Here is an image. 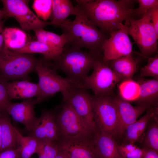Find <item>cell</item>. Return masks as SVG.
Returning a JSON list of instances; mask_svg holds the SVG:
<instances>
[{"mask_svg": "<svg viewBox=\"0 0 158 158\" xmlns=\"http://www.w3.org/2000/svg\"><path fill=\"white\" fill-rule=\"evenodd\" d=\"M79 10L102 32L110 35L121 28L122 22L135 18V9L127 8L119 1L76 0Z\"/></svg>", "mask_w": 158, "mask_h": 158, "instance_id": "6da1fadb", "label": "cell"}, {"mask_svg": "<svg viewBox=\"0 0 158 158\" xmlns=\"http://www.w3.org/2000/svg\"><path fill=\"white\" fill-rule=\"evenodd\" d=\"M58 26L69 37L70 42L67 45L80 49L85 48L95 54L103 56V46L109 37L79 10L73 20H67Z\"/></svg>", "mask_w": 158, "mask_h": 158, "instance_id": "7a4b0ae2", "label": "cell"}, {"mask_svg": "<svg viewBox=\"0 0 158 158\" xmlns=\"http://www.w3.org/2000/svg\"><path fill=\"white\" fill-rule=\"evenodd\" d=\"M49 61L38 60L35 68L40 90L39 96L35 99L36 104L58 92L62 94L63 102H67L76 90L83 88L82 82L59 75Z\"/></svg>", "mask_w": 158, "mask_h": 158, "instance_id": "3957f363", "label": "cell"}, {"mask_svg": "<svg viewBox=\"0 0 158 158\" xmlns=\"http://www.w3.org/2000/svg\"><path fill=\"white\" fill-rule=\"evenodd\" d=\"M89 51L65 45L59 55L51 63L54 68L64 73L67 77L82 83L99 58Z\"/></svg>", "mask_w": 158, "mask_h": 158, "instance_id": "277c9868", "label": "cell"}, {"mask_svg": "<svg viewBox=\"0 0 158 158\" xmlns=\"http://www.w3.org/2000/svg\"><path fill=\"white\" fill-rule=\"evenodd\" d=\"M38 61L30 54L17 53L4 45L0 51V77L7 81L27 80Z\"/></svg>", "mask_w": 158, "mask_h": 158, "instance_id": "5b68a950", "label": "cell"}, {"mask_svg": "<svg viewBox=\"0 0 158 158\" xmlns=\"http://www.w3.org/2000/svg\"><path fill=\"white\" fill-rule=\"evenodd\" d=\"M149 11L140 18H130L126 20L128 35L140 49V54L145 58L158 51V36L151 22Z\"/></svg>", "mask_w": 158, "mask_h": 158, "instance_id": "8992f818", "label": "cell"}, {"mask_svg": "<svg viewBox=\"0 0 158 158\" xmlns=\"http://www.w3.org/2000/svg\"><path fill=\"white\" fill-rule=\"evenodd\" d=\"M102 57L94 62L93 71L83 80V88L91 89L95 97L109 96L115 86L122 78L102 60Z\"/></svg>", "mask_w": 158, "mask_h": 158, "instance_id": "52a82bcc", "label": "cell"}, {"mask_svg": "<svg viewBox=\"0 0 158 158\" xmlns=\"http://www.w3.org/2000/svg\"><path fill=\"white\" fill-rule=\"evenodd\" d=\"M61 108L56 114L60 138H90L95 134L85 126L68 102H63Z\"/></svg>", "mask_w": 158, "mask_h": 158, "instance_id": "ba28073f", "label": "cell"}, {"mask_svg": "<svg viewBox=\"0 0 158 158\" xmlns=\"http://www.w3.org/2000/svg\"><path fill=\"white\" fill-rule=\"evenodd\" d=\"M3 9L8 17H13L22 30L29 32L53 25L51 22L41 20L29 8L28 1L24 0H2Z\"/></svg>", "mask_w": 158, "mask_h": 158, "instance_id": "9c48e42d", "label": "cell"}, {"mask_svg": "<svg viewBox=\"0 0 158 158\" xmlns=\"http://www.w3.org/2000/svg\"><path fill=\"white\" fill-rule=\"evenodd\" d=\"M93 117L97 132L107 133L114 138L117 114L109 96L93 97Z\"/></svg>", "mask_w": 158, "mask_h": 158, "instance_id": "30bf717a", "label": "cell"}, {"mask_svg": "<svg viewBox=\"0 0 158 158\" xmlns=\"http://www.w3.org/2000/svg\"><path fill=\"white\" fill-rule=\"evenodd\" d=\"M125 21L119 30L111 33L103 46L102 59L104 62L132 54V43L128 36Z\"/></svg>", "mask_w": 158, "mask_h": 158, "instance_id": "8fae6325", "label": "cell"}, {"mask_svg": "<svg viewBox=\"0 0 158 158\" xmlns=\"http://www.w3.org/2000/svg\"><path fill=\"white\" fill-rule=\"evenodd\" d=\"M92 99L87 90L81 88L76 90L67 102L86 128L95 134L97 131L93 117Z\"/></svg>", "mask_w": 158, "mask_h": 158, "instance_id": "7c38bea8", "label": "cell"}, {"mask_svg": "<svg viewBox=\"0 0 158 158\" xmlns=\"http://www.w3.org/2000/svg\"><path fill=\"white\" fill-rule=\"evenodd\" d=\"M112 99L117 114L115 136L119 138L123 136L127 127L137 120L140 115L151 106L146 104H140L134 106L121 98L115 97Z\"/></svg>", "mask_w": 158, "mask_h": 158, "instance_id": "4fadbf2b", "label": "cell"}, {"mask_svg": "<svg viewBox=\"0 0 158 158\" xmlns=\"http://www.w3.org/2000/svg\"><path fill=\"white\" fill-rule=\"evenodd\" d=\"M93 137L59 138L57 142L59 150L64 153L69 158H97L94 145Z\"/></svg>", "mask_w": 158, "mask_h": 158, "instance_id": "5bb4252c", "label": "cell"}, {"mask_svg": "<svg viewBox=\"0 0 158 158\" xmlns=\"http://www.w3.org/2000/svg\"><path fill=\"white\" fill-rule=\"evenodd\" d=\"M35 99H30L20 103H11L6 112L11 116L13 120L23 124L30 132L39 122V118L35 116Z\"/></svg>", "mask_w": 158, "mask_h": 158, "instance_id": "9a60e30c", "label": "cell"}, {"mask_svg": "<svg viewBox=\"0 0 158 158\" xmlns=\"http://www.w3.org/2000/svg\"><path fill=\"white\" fill-rule=\"evenodd\" d=\"M157 114V107H150L145 114L127 127L123 135L122 144L134 143L142 141L149 123Z\"/></svg>", "mask_w": 158, "mask_h": 158, "instance_id": "2e32d148", "label": "cell"}, {"mask_svg": "<svg viewBox=\"0 0 158 158\" xmlns=\"http://www.w3.org/2000/svg\"><path fill=\"white\" fill-rule=\"evenodd\" d=\"M93 141L97 158H121L118 149V144L112 136L103 133L97 132Z\"/></svg>", "mask_w": 158, "mask_h": 158, "instance_id": "e0dca14e", "label": "cell"}, {"mask_svg": "<svg viewBox=\"0 0 158 158\" xmlns=\"http://www.w3.org/2000/svg\"><path fill=\"white\" fill-rule=\"evenodd\" d=\"M7 92L10 100L28 99L37 98L40 94L38 83L30 82L28 80H16L7 84Z\"/></svg>", "mask_w": 158, "mask_h": 158, "instance_id": "ac0fdd59", "label": "cell"}, {"mask_svg": "<svg viewBox=\"0 0 158 158\" xmlns=\"http://www.w3.org/2000/svg\"><path fill=\"white\" fill-rule=\"evenodd\" d=\"M63 49L53 47L38 41H28L23 48L12 51L22 54H41L43 55L44 59L49 61H53L58 57Z\"/></svg>", "mask_w": 158, "mask_h": 158, "instance_id": "d6986e66", "label": "cell"}, {"mask_svg": "<svg viewBox=\"0 0 158 158\" xmlns=\"http://www.w3.org/2000/svg\"><path fill=\"white\" fill-rule=\"evenodd\" d=\"M79 10L69 0H52V12L50 18L53 25L58 26L71 15L78 14Z\"/></svg>", "mask_w": 158, "mask_h": 158, "instance_id": "ffe728a7", "label": "cell"}, {"mask_svg": "<svg viewBox=\"0 0 158 158\" xmlns=\"http://www.w3.org/2000/svg\"><path fill=\"white\" fill-rule=\"evenodd\" d=\"M0 119L2 138L1 152L18 149L16 128L12 126L8 114L6 112H0Z\"/></svg>", "mask_w": 158, "mask_h": 158, "instance_id": "44dd1931", "label": "cell"}, {"mask_svg": "<svg viewBox=\"0 0 158 158\" xmlns=\"http://www.w3.org/2000/svg\"><path fill=\"white\" fill-rule=\"evenodd\" d=\"M105 63L123 80L132 79L137 70V63L132 54Z\"/></svg>", "mask_w": 158, "mask_h": 158, "instance_id": "7402d4cb", "label": "cell"}, {"mask_svg": "<svg viewBox=\"0 0 158 158\" xmlns=\"http://www.w3.org/2000/svg\"><path fill=\"white\" fill-rule=\"evenodd\" d=\"M138 83L140 93L137 100L140 104H151L157 102L158 97V79H140Z\"/></svg>", "mask_w": 158, "mask_h": 158, "instance_id": "603a6c76", "label": "cell"}, {"mask_svg": "<svg viewBox=\"0 0 158 158\" xmlns=\"http://www.w3.org/2000/svg\"><path fill=\"white\" fill-rule=\"evenodd\" d=\"M4 37V45L11 51L23 48L28 42L25 32L16 28H5Z\"/></svg>", "mask_w": 158, "mask_h": 158, "instance_id": "cb8c5ba5", "label": "cell"}, {"mask_svg": "<svg viewBox=\"0 0 158 158\" xmlns=\"http://www.w3.org/2000/svg\"><path fill=\"white\" fill-rule=\"evenodd\" d=\"M34 31L37 41L53 47L63 49L70 42L68 35L65 33L59 35L46 31L43 28L37 29Z\"/></svg>", "mask_w": 158, "mask_h": 158, "instance_id": "d4e9b609", "label": "cell"}, {"mask_svg": "<svg viewBox=\"0 0 158 158\" xmlns=\"http://www.w3.org/2000/svg\"><path fill=\"white\" fill-rule=\"evenodd\" d=\"M40 118L43 124L47 140L58 141L60 135L56 114L51 111L43 110Z\"/></svg>", "mask_w": 158, "mask_h": 158, "instance_id": "484cf974", "label": "cell"}, {"mask_svg": "<svg viewBox=\"0 0 158 158\" xmlns=\"http://www.w3.org/2000/svg\"><path fill=\"white\" fill-rule=\"evenodd\" d=\"M16 131L20 158H30L34 154L37 153L41 141L32 136L23 135L16 128Z\"/></svg>", "mask_w": 158, "mask_h": 158, "instance_id": "4316f807", "label": "cell"}, {"mask_svg": "<svg viewBox=\"0 0 158 158\" xmlns=\"http://www.w3.org/2000/svg\"><path fill=\"white\" fill-rule=\"evenodd\" d=\"M157 115L154 116L149 123L142 142L143 147L158 152V121Z\"/></svg>", "mask_w": 158, "mask_h": 158, "instance_id": "83f0119b", "label": "cell"}, {"mask_svg": "<svg viewBox=\"0 0 158 158\" xmlns=\"http://www.w3.org/2000/svg\"><path fill=\"white\" fill-rule=\"evenodd\" d=\"M119 93L122 99L128 101H137L140 93L139 83L132 79L123 80L118 86Z\"/></svg>", "mask_w": 158, "mask_h": 158, "instance_id": "f1b7e54d", "label": "cell"}, {"mask_svg": "<svg viewBox=\"0 0 158 158\" xmlns=\"http://www.w3.org/2000/svg\"><path fill=\"white\" fill-rule=\"evenodd\" d=\"M52 6V0H35L32 7L37 16L46 21L50 18Z\"/></svg>", "mask_w": 158, "mask_h": 158, "instance_id": "f546056e", "label": "cell"}, {"mask_svg": "<svg viewBox=\"0 0 158 158\" xmlns=\"http://www.w3.org/2000/svg\"><path fill=\"white\" fill-rule=\"evenodd\" d=\"M118 149L121 156L124 158H143L145 148H140L134 143L118 144Z\"/></svg>", "mask_w": 158, "mask_h": 158, "instance_id": "4dcf8cb0", "label": "cell"}, {"mask_svg": "<svg viewBox=\"0 0 158 158\" xmlns=\"http://www.w3.org/2000/svg\"><path fill=\"white\" fill-rule=\"evenodd\" d=\"M59 151L56 142L41 141L36 154L38 158H55Z\"/></svg>", "mask_w": 158, "mask_h": 158, "instance_id": "1f68e13d", "label": "cell"}, {"mask_svg": "<svg viewBox=\"0 0 158 158\" xmlns=\"http://www.w3.org/2000/svg\"><path fill=\"white\" fill-rule=\"evenodd\" d=\"M147 64L140 69V75L142 77H152L158 79V55L153 57H147Z\"/></svg>", "mask_w": 158, "mask_h": 158, "instance_id": "d6a6232c", "label": "cell"}, {"mask_svg": "<svg viewBox=\"0 0 158 158\" xmlns=\"http://www.w3.org/2000/svg\"><path fill=\"white\" fill-rule=\"evenodd\" d=\"M7 81L0 77V112H6L11 103L8 93Z\"/></svg>", "mask_w": 158, "mask_h": 158, "instance_id": "836d02e7", "label": "cell"}, {"mask_svg": "<svg viewBox=\"0 0 158 158\" xmlns=\"http://www.w3.org/2000/svg\"><path fill=\"white\" fill-rule=\"evenodd\" d=\"M138 8L135 9V17L142 18L151 8L158 6L157 0H138Z\"/></svg>", "mask_w": 158, "mask_h": 158, "instance_id": "e575fe53", "label": "cell"}, {"mask_svg": "<svg viewBox=\"0 0 158 158\" xmlns=\"http://www.w3.org/2000/svg\"><path fill=\"white\" fill-rule=\"evenodd\" d=\"M150 17L151 22L158 36V6L150 9L149 11Z\"/></svg>", "mask_w": 158, "mask_h": 158, "instance_id": "d590c367", "label": "cell"}, {"mask_svg": "<svg viewBox=\"0 0 158 158\" xmlns=\"http://www.w3.org/2000/svg\"><path fill=\"white\" fill-rule=\"evenodd\" d=\"M0 158H20L18 149L6 150L0 153Z\"/></svg>", "mask_w": 158, "mask_h": 158, "instance_id": "8d00e7d4", "label": "cell"}, {"mask_svg": "<svg viewBox=\"0 0 158 158\" xmlns=\"http://www.w3.org/2000/svg\"><path fill=\"white\" fill-rule=\"evenodd\" d=\"M145 152L143 158H158V152L154 150L143 147Z\"/></svg>", "mask_w": 158, "mask_h": 158, "instance_id": "74e56055", "label": "cell"}, {"mask_svg": "<svg viewBox=\"0 0 158 158\" xmlns=\"http://www.w3.org/2000/svg\"><path fill=\"white\" fill-rule=\"evenodd\" d=\"M4 20L0 21V51L4 46Z\"/></svg>", "mask_w": 158, "mask_h": 158, "instance_id": "f35d334b", "label": "cell"}, {"mask_svg": "<svg viewBox=\"0 0 158 158\" xmlns=\"http://www.w3.org/2000/svg\"><path fill=\"white\" fill-rule=\"evenodd\" d=\"M118 1L124 7L130 9H133V8L135 3L138 1L136 0H120Z\"/></svg>", "mask_w": 158, "mask_h": 158, "instance_id": "ab89813d", "label": "cell"}, {"mask_svg": "<svg viewBox=\"0 0 158 158\" xmlns=\"http://www.w3.org/2000/svg\"><path fill=\"white\" fill-rule=\"evenodd\" d=\"M55 158H69L63 152L59 151Z\"/></svg>", "mask_w": 158, "mask_h": 158, "instance_id": "60d3db41", "label": "cell"}, {"mask_svg": "<svg viewBox=\"0 0 158 158\" xmlns=\"http://www.w3.org/2000/svg\"><path fill=\"white\" fill-rule=\"evenodd\" d=\"M7 17H8L6 12L3 10L0 9V21Z\"/></svg>", "mask_w": 158, "mask_h": 158, "instance_id": "b9f144b4", "label": "cell"}, {"mask_svg": "<svg viewBox=\"0 0 158 158\" xmlns=\"http://www.w3.org/2000/svg\"><path fill=\"white\" fill-rule=\"evenodd\" d=\"M2 138L1 125L0 119V153L2 151Z\"/></svg>", "mask_w": 158, "mask_h": 158, "instance_id": "7bdbcfd3", "label": "cell"}, {"mask_svg": "<svg viewBox=\"0 0 158 158\" xmlns=\"http://www.w3.org/2000/svg\"><path fill=\"white\" fill-rule=\"evenodd\" d=\"M121 158H123V157H122Z\"/></svg>", "mask_w": 158, "mask_h": 158, "instance_id": "ee69618b", "label": "cell"}]
</instances>
